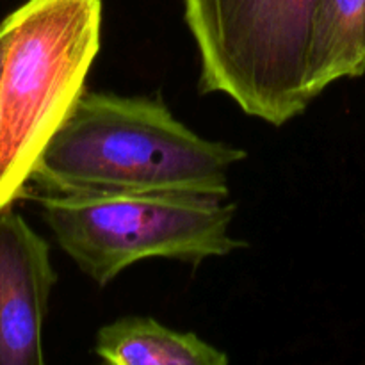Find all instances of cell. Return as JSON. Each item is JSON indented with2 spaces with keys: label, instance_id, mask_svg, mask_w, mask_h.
<instances>
[{
  "label": "cell",
  "instance_id": "cell-4",
  "mask_svg": "<svg viewBox=\"0 0 365 365\" xmlns=\"http://www.w3.org/2000/svg\"><path fill=\"white\" fill-rule=\"evenodd\" d=\"M319 0H184L200 59V91L284 127L305 113Z\"/></svg>",
  "mask_w": 365,
  "mask_h": 365
},
{
  "label": "cell",
  "instance_id": "cell-3",
  "mask_svg": "<svg viewBox=\"0 0 365 365\" xmlns=\"http://www.w3.org/2000/svg\"><path fill=\"white\" fill-rule=\"evenodd\" d=\"M45 223L59 248L100 287L145 259L200 264L245 242L230 234L235 205L187 192L43 195Z\"/></svg>",
  "mask_w": 365,
  "mask_h": 365
},
{
  "label": "cell",
  "instance_id": "cell-7",
  "mask_svg": "<svg viewBox=\"0 0 365 365\" xmlns=\"http://www.w3.org/2000/svg\"><path fill=\"white\" fill-rule=\"evenodd\" d=\"M365 73V0H319L309 53V91Z\"/></svg>",
  "mask_w": 365,
  "mask_h": 365
},
{
  "label": "cell",
  "instance_id": "cell-5",
  "mask_svg": "<svg viewBox=\"0 0 365 365\" xmlns=\"http://www.w3.org/2000/svg\"><path fill=\"white\" fill-rule=\"evenodd\" d=\"M57 273L50 246L13 205L0 210V365H43V324Z\"/></svg>",
  "mask_w": 365,
  "mask_h": 365
},
{
  "label": "cell",
  "instance_id": "cell-6",
  "mask_svg": "<svg viewBox=\"0 0 365 365\" xmlns=\"http://www.w3.org/2000/svg\"><path fill=\"white\" fill-rule=\"evenodd\" d=\"M95 353L116 365H225L230 360L196 334L171 330L143 316L121 317L100 328Z\"/></svg>",
  "mask_w": 365,
  "mask_h": 365
},
{
  "label": "cell",
  "instance_id": "cell-8",
  "mask_svg": "<svg viewBox=\"0 0 365 365\" xmlns=\"http://www.w3.org/2000/svg\"><path fill=\"white\" fill-rule=\"evenodd\" d=\"M7 46V24L6 20L0 21V75H2V64H4V53H6Z\"/></svg>",
  "mask_w": 365,
  "mask_h": 365
},
{
  "label": "cell",
  "instance_id": "cell-1",
  "mask_svg": "<svg viewBox=\"0 0 365 365\" xmlns=\"http://www.w3.org/2000/svg\"><path fill=\"white\" fill-rule=\"evenodd\" d=\"M246 152L185 127L157 96L84 91L31 182L48 195L187 192L228 198Z\"/></svg>",
  "mask_w": 365,
  "mask_h": 365
},
{
  "label": "cell",
  "instance_id": "cell-2",
  "mask_svg": "<svg viewBox=\"0 0 365 365\" xmlns=\"http://www.w3.org/2000/svg\"><path fill=\"white\" fill-rule=\"evenodd\" d=\"M0 75V210L25 185L86 91L102 45V0H27L4 18Z\"/></svg>",
  "mask_w": 365,
  "mask_h": 365
}]
</instances>
